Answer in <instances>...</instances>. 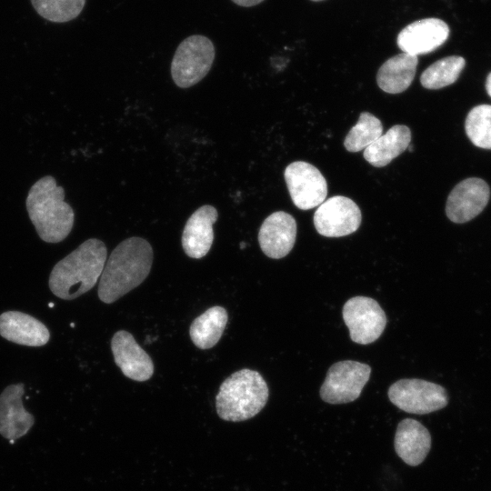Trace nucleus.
<instances>
[{
  "instance_id": "obj_5",
  "label": "nucleus",
  "mask_w": 491,
  "mask_h": 491,
  "mask_svg": "<svg viewBox=\"0 0 491 491\" xmlns=\"http://www.w3.org/2000/svg\"><path fill=\"white\" fill-rule=\"evenodd\" d=\"M215 55V46L208 37L193 35L184 39L171 63L175 84L182 88L197 84L211 69Z\"/></svg>"
},
{
  "instance_id": "obj_8",
  "label": "nucleus",
  "mask_w": 491,
  "mask_h": 491,
  "mask_svg": "<svg viewBox=\"0 0 491 491\" xmlns=\"http://www.w3.org/2000/svg\"><path fill=\"white\" fill-rule=\"evenodd\" d=\"M343 319L350 338L360 345L377 340L386 326V316L378 303L367 296H354L343 307Z\"/></svg>"
},
{
  "instance_id": "obj_22",
  "label": "nucleus",
  "mask_w": 491,
  "mask_h": 491,
  "mask_svg": "<svg viewBox=\"0 0 491 491\" xmlns=\"http://www.w3.org/2000/svg\"><path fill=\"white\" fill-rule=\"evenodd\" d=\"M466 65L462 56L444 57L428 66L421 75V85L427 89H440L455 83Z\"/></svg>"
},
{
  "instance_id": "obj_13",
  "label": "nucleus",
  "mask_w": 491,
  "mask_h": 491,
  "mask_svg": "<svg viewBox=\"0 0 491 491\" xmlns=\"http://www.w3.org/2000/svg\"><path fill=\"white\" fill-rule=\"evenodd\" d=\"M115 363L126 377L144 382L154 374V364L149 355L125 330L117 331L111 340Z\"/></svg>"
},
{
  "instance_id": "obj_9",
  "label": "nucleus",
  "mask_w": 491,
  "mask_h": 491,
  "mask_svg": "<svg viewBox=\"0 0 491 491\" xmlns=\"http://www.w3.org/2000/svg\"><path fill=\"white\" fill-rule=\"evenodd\" d=\"M285 181L294 205L302 210L320 205L327 195V183L313 165L296 161L284 172Z\"/></svg>"
},
{
  "instance_id": "obj_23",
  "label": "nucleus",
  "mask_w": 491,
  "mask_h": 491,
  "mask_svg": "<svg viewBox=\"0 0 491 491\" xmlns=\"http://www.w3.org/2000/svg\"><path fill=\"white\" fill-rule=\"evenodd\" d=\"M382 133L381 121L368 112H362L357 123L346 135L344 145L349 152H359L374 143Z\"/></svg>"
},
{
  "instance_id": "obj_11",
  "label": "nucleus",
  "mask_w": 491,
  "mask_h": 491,
  "mask_svg": "<svg viewBox=\"0 0 491 491\" xmlns=\"http://www.w3.org/2000/svg\"><path fill=\"white\" fill-rule=\"evenodd\" d=\"M489 196V186L483 179L466 178L450 192L446 205V214L454 223L468 222L484 210Z\"/></svg>"
},
{
  "instance_id": "obj_17",
  "label": "nucleus",
  "mask_w": 491,
  "mask_h": 491,
  "mask_svg": "<svg viewBox=\"0 0 491 491\" xmlns=\"http://www.w3.org/2000/svg\"><path fill=\"white\" fill-rule=\"evenodd\" d=\"M0 336L26 346H42L50 339V332L44 323L20 311H6L0 315Z\"/></svg>"
},
{
  "instance_id": "obj_20",
  "label": "nucleus",
  "mask_w": 491,
  "mask_h": 491,
  "mask_svg": "<svg viewBox=\"0 0 491 491\" xmlns=\"http://www.w3.org/2000/svg\"><path fill=\"white\" fill-rule=\"evenodd\" d=\"M410 141L409 127L396 125L364 150V158L376 167H383L407 149Z\"/></svg>"
},
{
  "instance_id": "obj_10",
  "label": "nucleus",
  "mask_w": 491,
  "mask_h": 491,
  "mask_svg": "<svg viewBox=\"0 0 491 491\" xmlns=\"http://www.w3.org/2000/svg\"><path fill=\"white\" fill-rule=\"evenodd\" d=\"M362 214L350 198L335 195L325 200L314 214L316 231L327 237H340L356 232L360 226Z\"/></svg>"
},
{
  "instance_id": "obj_18",
  "label": "nucleus",
  "mask_w": 491,
  "mask_h": 491,
  "mask_svg": "<svg viewBox=\"0 0 491 491\" xmlns=\"http://www.w3.org/2000/svg\"><path fill=\"white\" fill-rule=\"evenodd\" d=\"M396 455L408 466H416L426 457L431 436L419 421L406 418L399 422L394 439Z\"/></svg>"
},
{
  "instance_id": "obj_3",
  "label": "nucleus",
  "mask_w": 491,
  "mask_h": 491,
  "mask_svg": "<svg viewBox=\"0 0 491 491\" xmlns=\"http://www.w3.org/2000/svg\"><path fill=\"white\" fill-rule=\"evenodd\" d=\"M28 216L39 237L46 243H59L70 234L75 220L73 208L65 201V190L55 179L45 175L29 189Z\"/></svg>"
},
{
  "instance_id": "obj_6",
  "label": "nucleus",
  "mask_w": 491,
  "mask_h": 491,
  "mask_svg": "<svg viewBox=\"0 0 491 491\" xmlns=\"http://www.w3.org/2000/svg\"><path fill=\"white\" fill-rule=\"evenodd\" d=\"M387 395L390 402L399 409L416 415L437 411L448 403V396L443 386L416 378L395 382Z\"/></svg>"
},
{
  "instance_id": "obj_15",
  "label": "nucleus",
  "mask_w": 491,
  "mask_h": 491,
  "mask_svg": "<svg viewBox=\"0 0 491 491\" xmlns=\"http://www.w3.org/2000/svg\"><path fill=\"white\" fill-rule=\"evenodd\" d=\"M23 383L7 386L0 394V435L15 441L25 436L35 424L34 416L25 409Z\"/></svg>"
},
{
  "instance_id": "obj_24",
  "label": "nucleus",
  "mask_w": 491,
  "mask_h": 491,
  "mask_svg": "<svg viewBox=\"0 0 491 491\" xmlns=\"http://www.w3.org/2000/svg\"><path fill=\"white\" fill-rule=\"evenodd\" d=\"M465 130L476 146L491 149V105L473 107L466 118Z\"/></svg>"
},
{
  "instance_id": "obj_4",
  "label": "nucleus",
  "mask_w": 491,
  "mask_h": 491,
  "mask_svg": "<svg viewBox=\"0 0 491 491\" xmlns=\"http://www.w3.org/2000/svg\"><path fill=\"white\" fill-rule=\"evenodd\" d=\"M268 396V386L263 376L257 371L244 368L221 384L215 397L216 412L225 421H245L264 408Z\"/></svg>"
},
{
  "instance_id": "obj_12",
  "label": "nucleus",
  "mask_w": 491,
  "mask_h": 491,
  "mask_svg": "<svg viewBox=\"0 0 491 491\" xmlns=\"http://www.w3.org/2000/svg\"><path fill=\"white\" fill-rule=\"evenodd\" d=\"M449 27L439 18L415 21L403 28L397 35V45L412 55L431 53L442 45L449 35Z\"/></svg>"
},
{
  "instance_id": "obj_27",
  "label": "nucleus",
  "mask_w": 491,
  "mask_h": 491,
  "mask_svg": "<svg viewBox=\"0 0 491 491\" xmlns=\"http://www.w3.org/2000/svg\"><path fill=\"white\" fill-rule=\"evenodd\" d=\"M486 88L487 94L491 96V73L486 77Z\"/></svg>"
},
{
  "instance_id": "obj_1",
  "label": "nucleus",
  "mask_w": 491,
  "mask_h": 491,
  "mask_svg": "<svg viewBox=\"0 0 491 491\" xmlns=\"http://www.w3.org/2000/svg\"><path fill=\"white\" fill-rule=\"evenodd\" d=\"M153 263V249L144 238L122 241L106 259L98 285V297L112 304L137 287L148 276Z\"/></svg>"
},
{
  "instance_id": "obj_25",
  "label": "nucleus",
  "mask_w": 491,
  "mask_h": 491,
  "mask_svg": "<svg viewBox=\"0 0 491 491\" xmlns=\"http://www.w3.org/2000/svg\"><path fill=\"white\" fill-rule=\"evenodd\" d=\"M36 13L54 23H65L76 18L85 0H31Z\"/></svg>"
},
{
  "instance_id": "obj_7",
  "label": "nucleus",
  "mask_w": 491,
  "mask_h": 491,
  "mask_svg": "<svg viewBox=\"0 0 491 491\" xmlns=\"http://www.w3.org/2000/svg\"><path fill=\"white\" fill-rule=\"evenodd\" d=\"M371 367L353 360L336 362L328 369L320 387V397L328 404H345L357 399L369 380Z\"/></svg>"
},
{
  "instance_id": "obj_28",
  "label": "nucleus",
  "mask_w": 491,
  "mask_h": 491,
  "mask_svg": "<svg viewBox=\"0 0 491 491\" xmlns=\"http://www.w3.org/2000/svg\"><path fill=\"white\" fill-rule=\"evenodd\" d=\"M407 149L409 150V152H412L413 151V147L409 145Z\"/></svg>"
},
{
  "instance_id": "obj_16",
  "label": "nucleus",
  "mask_w": 491,
  "mask_h": 491,
  "mask_svg": "<svg viewBox=\"0 0 491 491\" xmlns=\"http://www.w3.org/2000/svg\"><path fill=\"white\" fill-rule=\"evenodd\" d=\"M217 217V210L205 205L188 218L182 234V246L189 257L199 259L208 253L214 240L213 225Z\"/></svg>"
},
{
  "instance_id": "obj_29",
  "label": "nucleus",
  "mask_w": 491,
  "mask_h": 491,
  "mask_svg": "<svg viewBox=\"0 0 491 491\" xmlns=\"http://www.w3.org/2000/svg\"><path fill=\"white\" fill-rule=\"evenodd\" d=\"M311 1L318 2V1H322V0H311Z\"/></svg>"
},
{
  "instance_id": "obj_26",
  "label": "nucleus",
  "mask_w": 491,
  "mask_h": 491,
  "mask_svg": "<svg viewBox=\"0 0 491 491\" xmlns=\"http://www.w3.org/2000/svg\"><path fill=\"white\" fill-rule=\"evenodd\" d=\"M235 4L244 7H250L262 3L264 0H232Z\"/></svg>"
},
{
  "instance_id": "obj_14",
  "label": "nucleus",
  "mask_w": 491,
  "mask_h": 491,
  "mask_svg": "<svg viewBox=\"0 0 491 491\" xmlns=\"http://www.w3.org/2000/svg\"><path fill=\"white\" fill-rule=\"evenodd\" d=\"M296 222L284 212L269 215L258 232V243L263 253L274 259H280L289 254L296 238Z\"/></svg>"
},
{
  "instance_id": "obj_21",
  "label": "nucleus",
  "mask_w": 491,
  "mask_h": 491,
  "mask_svg": "<svg viewBox=\"0 0 491 491\" xmlns=\"http://www.w3.org/2000/svg\"><path fill=\"white\" fill-rule=\"evenodd\" d=\"M228 320L227 311L219 306H212L191 324L189 335L200 349L215 346L220 340Z\"/></svg>"
},
{
  "instance_id": "obj_2",
  "label": "nucleus",
  "mask_w": 491,
  "mask_h": 491,
  "mask_svg": "<svg viewBox=\"0 0 491 491\" xmlns=\"http://www.w3.org/2000/svg\"><path fill=\"white\" fill-rule=\"evenodd\" d=\"M106 258L107 249L101 240H85L53 267L49 276L50 290L64 300L82 296L100 278Z\"/></svg>"
},
{
  "instance_id": "obj_19",
  "label": "nucleus",
  "mask_w": 491,
  "mask_h": 491,
  "mask_svg": "<svg viewBox=\"0 0 491 491\" xmlns=\"http://www.w3.org/2000/svg\"><path fill=\"white\" fill-rule=\"evenodd\" d=\"M417 62V56L406 53L387 59L378 69V86L389 94L404 92L414 80Z\"/></svg>"
}]
</instances>
